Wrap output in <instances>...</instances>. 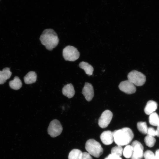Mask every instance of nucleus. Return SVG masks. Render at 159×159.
Returning a JSON list of instances; mask_svg holds the SVG:
<instances>
[{"mask_svg": "<svg viewBox=\"0 0 159 159\" xmlns=\"http://www.w3.org/2000/svg\"><path fill=\"white\" fill-rule=\"evenodd\" d=\"M123 149L121 146L118 145L113 147L111 150V154L120 157L123 154Z\"/></svg>", "mask_w": 159, "mask_h": 159, "instance_id": "23", "label": "nucleus"}, {"mask_svg": "<svg viewBox=\"0 0 159 159\" xmlns=\"http://www.w3.org/2000/svg\"><path fill=\"white\" fill-rule=\"evenodd\" d=\"M85 148L90 155L99 158L103 153V149L100 143L94 139H90L86 143Z\"/></svg>", "mask_w": 159, "mask_h": 159, "instance_id": "3", "label": "nucleus"}, {"mask_svg": "<svg viewBox=\"0 0 159 159\" xmlns=\"http://www.w3.org/2000/svg\"><path fill=\"white\" fill-rule=\"evenodd\" d=\"M155 156L159 158V149H158L156 151Z\"/></svg>", "mask_w": 159, "mask_h": 159, "instance_id": "29", "label": "nucleus"}, {"mask_svg": "<svg viewBox=\"0 0 159 159\" xmlns=\"http://www.w3.org/2000/svg\"><path fill=\"white\" fill-rule=\"evenodd\" d=\"M144 141L146 145L149 147H152L155 145L156 140L153 137L147 135L145 137Z\"/></svg>", "mask_w": 159, "mask_h": 159, "instance_id": "22", "label": "nucleus"}, {"mask_svg": "<svg viewBox=\"0 0 159 159\" xmlns=\"http://www.w3.org/2000/svg\"><path fill=\"white\" fill-rule=\"evenodd\" d=\"M100 139L102 143L106 145L111 144L114 141L112 132L110 130L103 132L100 135Z\"/></svg>", "mask_w": 159, "mask_h": 159, "instance_id": "10", "label": "nucleus"}, {"mask_svg": "<svg viewBox=\"0 0 159 159\" xmlns=\"http://www.w3.org/2000/svg\"><path fill=\"white\" fill-rule=\"evenodd\" d=\"M149 122L153 126H157L159 125V116L155 112H154L149 115Z\"/></svg>", "mask_w": 159, "mask_h": 159, "instance_id": "17", "label": "nucleus"}, {"mask_svg": "<svg viewBox=\"0 0 159 159\" xmlns=\"http://www.w3.org/2000/svg\"><path fill=\"white\" fill-rule=\"evenodd\" d=\"M80 159H93L91 155L86 152H82Z\"/></svg>", "mask_w": 159, "mask_h": 159, "instance_id": "27", "label": "nucleus"}, {"mask_svg": "<svg viewBox=\"0 0 159 159\" xmlns=\"http://www.w3.org/2000/svg\"><path fill=\"white\" fill-rule=\"evenodd\" d=\"M137 127L139 131L143 134H147L148 127L145 122H139L137 123Z\"/></svg>", "mask_w": 159, "mask_h": 159, "instance_id": "20", "label": "nucleus"}, {"mask_svg": "<svg viewBox=\"0 0 159 159\" xmlns=\"http://www.w3.org/2000/svg\"><path fill=\"white\" fill-rule=\"evenodd\" d=\"M39 39L41 44L46 49L52 50L55 48L59 42V39L56 32L52 29L44 30L40 36Z\"/></svg>", "mask_w": 159, "mask_h": 159, "instance_id": "1", "label": "nucleus"}, {"mask_svg": "<svg viewBox=\"0 0 159 159\" xmlns=\"http://www.w3.org/2000/svg\"><path fill=\"white\" fill-rule=\"evenodd\" d=\"M82 93L88 101H90L94 96L93 87L92 85L88 82H85L82 89Z\"/></svg>", "mask_w": 159, "mask_h": 159, "instance_id": "9", "label": "nucleus"}, {"mask_svg": "<svg viewBox=\"0 0 159 159\" xmlns=\"http://www.w3.org/2000/svg\"><path fill=\"white\" fill-rule=\"evenodd\" d=\"M63 128L60 122L57 119L52 120L47 129L48 134L52 138L59 135L62 133Z\"/></svg>", "mask_w": 159, "mask_h": 159, "instance_id": "6", "label": "nucleus"}, {"mask_svg": "<svg viewBox=\"0 0 159 159\" xmlns=\"http://www.w3.org/2000/svg\"><path fill=\"white\" fill-rule=\"evenodd\" d=\"M112 133L115 143L117 145L121 146L129 144L131 142L134 136L132 130L127 127L115 130Z\"/></svg>", "mask_w": 159, "mask_h": 159, "instance_id": "2", "label": "nucleus"}, {"mask_svg": "<svg viewBox=\"0 0 159 159\" xmlns=\"http://www.w3.org/2000/svg\"><path fill=\"white\" fill-rule=\"evenodd\" d=\"M118 87L121 91L127 94L134 93L136 90L135 86L128 80L121 82Z\"/></svg>", "mask_w": 159, "mask_h": 159, "instance_id": "8", "label": "nucleus"}, {"mask_svg": "<svg viewBox=\"0 0 159 159\" xmlns=\"http://www.w3.org/2000/svg\"><path fill=\"white\" fill-rule=\"evenodd\" d=\"M62 92L64 95L69 98L72 97L75 93L73 86L71 83L65 85L62 88Z\"/></svg>", "mask_w": 159, "mask_h": 159, "instance_id": "11", "label": "nucleus"}, {"mask_svg": "<svg viewBox=\"0 0 159 159\" xmlns=\"http://www.w3.org/2000/svg\"><path fill=\"white\" fill-rule=\"evenodd\" d=\"M105 159H122V158L120 157L110 154L106 157Z\"/></svg>", "mask_w": 159, "mask_h": 159, "instance_id": "28", "label": "nucleus"}, {"mask_svg": "<svg viewBox=\"0 0 159 159\" xmlns=\"http://www.w3.org/2000/svg\"><path fill=\"white\" fill-rule=\"evenodd\" d=\"M133 150L136 148H141L144 149V148L141 143L139 141L135 140L132 142L131 145Z\"/></svg>", "mask_w": 159, "mask_h": 159, "instance_id": "24", "label": "nucleus"}, {"mask_svg": "<svg viewBox=\"0 0 159 159\" xmlns=\"http://www.w3.org/2000/svg\"><path fill=\"white\" fill-rule=\"evenodd\" d=\"M9 85L11 88L17 90L21 87L22 83L19 77L15 76L13 80L9 82Z\"/></svg>", "mask_w": 159, "mask_h": 159, "instance_id": "16", "label": "nucleus"}, {"mask_svg": "<svg viewBox=\"0 0 159 159\" xmlns=\"http://www.w3.org/2000/svg\"><path fill=\"white\" fill-rule=\"evenodd\" d=\"M145 159H152L155 155L152 151L150 150H147L143 153V155Z\"/></svg>", "mask_w": 159, "mask_h": 159, "instance_id": "25", "label": "nucleus"}, {"mask_svg": "<svg viewBox=\"0 0 159 159\" xmlns=\"http://www.w3.org/2000/svg\"><path fill=\"white\" fill-rule=\"evenodd\" d=\"M80 67L85 71L86 74L88 76L91 75L94 71V68L92 66L88 63L82 61L79 64Z\"/></svg>", "mask_w": 159, "mask_h": 159, "instance_id": "15", "label": "nucleus"}, {"mask_svg": "<svg viewBox=\"0 0 159 159\" xmlns=\"http://www.w3.org/2000/svg\"><path fill=\"white\" fill-rule=\"evenodd\" d=\"M37 78L36 73L33 71H30L24 77V82L27 84H29L35 83Z\"/></svg>", "mask_w": 159, "mask_h": 159, "instance_id": "14", "label": "nucleus"}, {"mask_svg": "<svg viewBox=\"0 0 159 159\" xmlns=\"http://www.w3.org/2000/svg\"><path fill=\"white\" fill-rule=\"evenodd\" d=\"M11 74L12 72L9 68L6 67L2 71H0V85L5 83L7 80L10 78Z\"/></svg>", "mask_w": 159, "mask_h": 159, "instance_id": "13", "label": "nucleus"}, {"mask_svg": "<svg viewBox=\"0 0 159 159\" xmlns=\"http://www.w3.org/2000/svg\"><path fill=\"white\" fill-rule=\"evenodd\" d=\"M158 107V104L155 101L150 100L148 101L144 109L145 113L147 115H150L156 110Z\"/></svg>", "mask_w": 159, "mask_h": 159, "instance_id": "12", "label": "nucleus"}, {"mask_svg": "<svg viewBox=\"0 0 159 159\" xmlns=\"http://www.w3.org/2000/svg\"><path fill=\"white\" fill-rule=\"evenodd\" d=\"M152 159H159V158L156 157L155 156V157L153 158Z\"/></svg>", "mask_w": 159, "mask_h": 159, "instance_id": "31", "label": "nucleus"}, {"mask_svg": "<svg viewBox=\"0 0 159 159\" xmlns=\"http://www.w3.org/2000/svg\"><path fill=\"white\" fill-rule=\"evenodd\" d=\"M143 149L136 148L133 150L131 159H141L143 157Z\"/></svg>", "mask_w": 159, "mask_h": 159, "instance_id": "19", "label": "nucleus"}, {"mask_svg": "<svg viewBox=\"0 0 159 159\" xmlns=\"http://www.w3.org/2000/svg\"><path fill=\"white\" fill-rule=\"evenodd\" d=\"M156 130L157 133L156 136L159 137V125L157 126V129Z\"/></svg>", "mask_w": 159, "mask_h": 159, "instance_id": "30", "label": "nucleus"}, {"mask_svg": "<svg viewBox=\"0 0 159 159\" xmlns=\"http://www.w3.org/2000/svg\"><path fill=\"white\" fill-rule=\"evenodd\" d=\"M128 80L135 86H140L143 85L146 81L145 75L140 72L133 70L127 74Z\"/></svg>", "mask_w": 159, "mask_h": 159, "instance_id": "4", "label": "nucleus"}, {"mask_svg": "<svg viewBox=\"0 0 159 159\" xmlns=\"http://www.w3.org/2000/svg\"><path fill=\"white\" fill-rule=\"evenodd\" d=\"M133 150L131 146L130 145H127L123 151V154L124 156L126 158H131Z\"/></svg>", "mask_w": 159, "mask_h": 159, "instance_id": "21", "label": "nucleus"}, {"mask_svg": "<svg viewBox=\"0 0 159 159\" xmlns=\"http://www.w3.org/2000/svg\"><path fill=\"white\" fill-rule=\"evenodd\" d=\"M147 134V135L154 137L157 135L156 130L153 127L148 128Z\"/></svg>", "mask_w": 159, "mask_h": 159, "instance_id": "26", "label": "nucleus"}, {"mask_svg": "<svg viewBox=\"0 0 159 159\" xmlns=\"http://www.w3.org/2000/svg\"><path fill=\"white\" fill-rule=\"evenodd\" d=\"M112 116V113L110 110H106L104 111L98 120L99 126L102 128L106 127L110 123Z\"/></svg>", "mask_w": 159, "mask_h": 159, "instance_id": "7", "label": "nucleus"}, {"mask_svg": "<svg viewBox=\"0 0 159 159\" xmlns=\"http://www.w3.org/2000/svg\"><path fill=\"white\" fill-rule=\"evenodd\" d=\"M62 55L65 60L74 61L79 58L80 53L77 48L69 45L63 49Z\"/></svg>", "mask_w": 159, "mask_h": 159, "instance_id": "5", "label": "nucleus"}, {"mask_svg": "<svg viewBox=\"0 0 159 159\" xmlns=\"http://www.w3.org/2000/svg\"><path fill=\"white\" fill-rule=\"evenodd\" d=\"M82 153V152L79 149H73L69 153L68 159H80Z\"/></svg>", "mask_w": 159, "mask_h": 159, "instance_id": "18", "label": "nucleus"}]
</instances>
